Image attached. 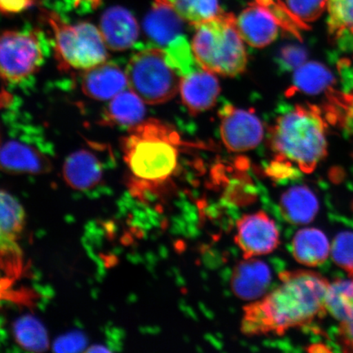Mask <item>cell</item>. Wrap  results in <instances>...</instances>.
Listing matches in <instances>:
<instances>
[{
    "label": "cell",
    "mask_w": 353,
    "mask_h": 353,
    "mask_svg": "<svg viewBox=\"0 0 353 353\" xmlns=\"http://www.w3.org/2000/svg\"><path fill=\"white\" fill-rule=\"evenodd\" d=\"M274 290L243 309L241 330L247 336L281 335L323 317L330 282L319 272L285 271Z\"/></svg>",
    "instance_id": "6da1fadb"
},
{
    "label": "cell",
    "mask_w": 353,
    "mask_h": 353,
    "mask_svg": "<svg viewBox=\"0 0 353 353\" xmlns=\"http://www.w3.org/2000/svg\"><path fill=\"white\" fill-rule=\"evenodd\" d=\"M181 144L174 130L154 119L130 128L121 149L132 195L144 198L164 186L178 167Z\"/></svg>",
    "instance_id": "7a4b0ae2"
},
{
    "label": "cell",
    "mask_w": 353,
    "mask_h": 353,
    "mask_svg": "<svg viewBox=\"0 0 353 353\" xmlns=\"http://www.w3.org/2000/svg\"><path fill=\"white\" fill-rule=\"evenodd\" d=\"M327 123L314 105H297L282 112L270 131V145L276 158L311 174L327 156Z\"/></svg>",
    "instance_id": "3957f363"
},
{
    "label": "cell",
    "mask_w": 353,
    "mask_h": 353,
    "mask_svg": "<svg viewBox=\"0 0 353 353\" xmlns=\"http://www.w3.org/2000/svg\"><path fill=\"white\" fill-rule=\"evenodd\" d=\"M195 28L192 47L203 69L231 77L245 72L247 54L235 16L222 11Z\"/></svg>",
    "instance_id": "277c9868"
},
{
    "label": "cell",
    "mask_w": 353,
    "mask_h": 353,
    "mask_svg": "<svg viewBox=\"0 0 353 353\" xmlns=\"http://www.w3.org/2000/svg\"><path fill=\"white\" fill-rule=\"evenodd\" d=\"M41 15L54 33L55 59L61 70L83 72L107 61L108 48L94 24L81 21L70 25L47 10H42Z\"/></svg>",
    "instance_id": "5b68a950"
},
{
    "label": "cell",
    "mask_w": 353,
    "mask_h": 353,
    "mask_svg": "<svg viewBox=\"0 0 353 353\" xmlns=\"http://www.w3.org/2000/svg\"><path fill=\"white\" fill-rule=\"evenodd\" d=\"M125 73L128 86L149 105L165 103L179 90L180 77L167 64L165 50L160 48L132 56Z\"/></svg>",
    "instance_id": "8992f818"
},
{
    "label": "cell",
    "mask_w": 353,
    "mask_h": 353,
    "mask_svg": "<svg viewBox=\"0 0 353 353\" xmlns=\"http://www.w3.org/2000/svg\"><path fill=\"white\" fill-rule=\"evenodd\" d=\"M44 60L41 37L34 32H0V79L19 83L37 73Z\"/></svg>",
    "instance_id": "52a82bcc"
},
{
    "label": "cell",
    "mask_w": 353,
    "mask_h": 353,
    "mask_svg": "<svg viewBox=\"0 0 353 353\" xmlns=\"http://www.w3.org/2000/svg\"><path fill=\"white\" fill-rule=\"evenodd\" d=\"M220 134L229 151H250L261 143L263 127L254 112L225 105L220 110Z\"/></svg>",
    "instance_id": "ba28073f"
},
{
    "label": "cell",
    "mask_w": 353,
    "mask_h": 353,
    "mask_svg": "<svg viewBox=\"0 0 353 353\" xmlns=\"http://www.w3.org/2000/svg\"><path fill=\"white\" fill-rule=\"evenodd\" d=\"M235 241L244 259L254 258L273 252L280 245V232L274 221L259 211L238 221Z\"/></svg>",
    "instance_id": "9c48e42d"
},
{
    "label": "cell",
    "mask_w": 353,
    "mask_h": 353,
    "mask_svg": "<svg viewBox=\"0 0 353 353\" xmlns=\"http://www.w3.org/2000/svg\"><path fill=\"white\" fill-rule=\"evenodd\" d=\"M51 170L47 148L34 141L12 136L0 144V170L12 174H43Z\"/></svg>",
    "instance_id": "30bf717a"
},
{
    "label": "cell",
    "mask_w": 353,
    "mask_h": 353,
    "mask_svg": "<svg viewBox=\"0 0 353 353\" xmlns=\"http://www.w3.org/2000/svg\"><path fill=\"white\" fill-rule=\"evenodd\" d=\"M26 223L23 207L11 194L0 190V257L11 265H19L17 245Z\"/></svg>",
    "instance_id": "8fae6325"
},
{
    "label": "cell",
    "mask_w": 353,
    "mask_h": 353,
    "mask_svg": "<svg viewBox=\"0 0 353 353\" xmlns=\"http://www.w3.org/2000/svg\"><path fill=\"white\" fill-rule=\"evenodd\" d=\"M279 26L274 15L257 1L250 3L236 19L241 39L254 48H264L274 41Z\"/></svg>",
    "instance_id": "7c38bea8"
},
{
    "label": "cell",
    "mask_w": 353,
    "mask_h": 353,
    "mask_svg": "<svg viewBox=\"0 0 353 353\" xmlns=\"http://www.w3.org/2000/svg\"><path fill=\"white\" fill-rule=\"evenodd\" d=\"M272 282L271 269L261 260L245 259L234 268L231 289L238 299L255 301L266 294Z\"/></svg>",
    "instance_id": "4fadbf2b"
},
{
    "label": "cell",
    "mask_w": 353,
    "mask_h": 353,
    "mask_svg": "<svg viewBox=\"0 0 353 353\" xmlns=\"http://www.w3.org/2000/svg\"><path fill=\"white\" fill-rule=\"evenodd\" d=\"M99 30L105 46L112 51L129 50L136 43L139 26L134 15L121 6L109 8L101 17Z\"/></svg>",
    "instance_id": "5bb4252c"
},
{
    "label": "cell",
    "mask_w": 353,
    "mask_h": 353,
    "mask_svg": "<svg viewBox=\"0 0 353 353\" xmlns=\"http://www.w3.org/2000/svg\"><path fill=\"white\" fill-rule=\"evenodd\" d=\"M179 90L190 113L196 114L214 107L220 92L219 83L213 73L202 68L182 77Z\"/></svg>",
    "instance_id": "9a60e30c"
},
{
    "label": "cell",
    "mask_w": 353,
    "mask_h": 353,
    "mask_svg": "<svg viewBox=\"0 0 353 353\" xmlns=\"http://www.w3.org/2000/svg\"><path fill=\"white\" fill-rule=\"evenodd\" d=\"M63 178L70 188L85 192L99 186L103 179V165L100 158L90 149L70 154L63 165Z\"/></svg>",
    "instance_id": "2e32d148"
},
{
    "label": "cell",
    "mask_w": 353,
    "mask_h": 353,
    "mask_svg": "<svg viewBox=\"0 0 353 353\" xmlns=\"http://www.w3.org/2000/svg\"><path fill=\"white\" fill-rule=\"evenodd\" d=\"M128 87L126 73L120 66L105 63L83 72L82 90L88 98L112 99Z\"/></svg>",
    "instance_id": "e0dca14e"
},
{
    "label": "cell",
    "mask_w": 353,
    "mask_h": 353,
    "mask_svg": "<svg viewBox=\"0 0 353 353\" xmlns=\"http://www.w3.org/2000/svg\"><path fill=\"white\" fill-rule=\"evenodd\" d=\"M183 20L168 0H154L145 16L144 30L150 39L158 46H168L182 32Z\"/></svg>",
    "instance_id": "ac0fdd59"
},
{
    "label": "cell",
    "mask_w": 353,
    "mask_h": 353,
    "mask_svg": "<svg viewBox=\"0 0 353 353\" xmlns=\"http://www.w3.org/2000/svg\"><path fill=\"white\" fill-rule=\"evenodd\" d=\"M319 209V198L305 185L291 187L281 195V213L286 222L291 224L305 225L312 223Z\"/></svg>",
    "instance_id": "d6986e66"
},
{
    "label": "cell",
    "mask_w": 353,
    "mask_h": 353,
    "mask_svg": "<svg viewBox=\"0 0 353 353\" xmlns=\"http://www.w3.org/2000/svg\"><path fill=\"white\" fill-rule=\"evenodd\" d=\"M331 245L325 234L317 228L299 231L292 241L295 260L306 267H317L324 263L330 254Z\"/></svg>",
    "instance_id": "ffe728a7"
},
{
    "label": "cell",
    "mask_w": 353,
    "mask_h": 353,
    "mask_svg": "<svg viewBox=\"0 0 353 353\" xmlns=\"http://www.w3.org/2000/svg\"><path fill=\"white\" fill-rule=\"evenodd\" d=\"M144 101L134 92L123 90L110 101L101 123L104 125L132 127L143 121Z\"/></svg>",
    "instance_id": "44dd1931"
},
{
    "label": "cell",
    "mask_w": 353,
    "mask_h": 353,
    "mask_svg": "<svg viewBox=\"0 0 353 353\" xmlns=\"http://www.w3.org/2000/svg\"><path fill=\"white\" fill-rule=\"evenodd\" d=\"M292 85L286 92V96L296 92L316 95L332 90L335 78L325 65L317 61H309L295 70Z\"/></svg>",
    "instance_id": "7402d4cb"
},
{
    "label": "cell",
    "mask_w": 353,
    "mask_h": 353,
    "mask_svg": "<svg viewBox=\"0 0 353 353\" xmlns=\"http://www.w3.org/2000/svg\"><path fill=\"white\" fill-rule=\"evenodd\" d=\"M13 335L26 350L41 352L50 346V339L41 321L32 316H23L13 323Z\"/></svg>",
    "instance_id": "603a6c76"
},
{
    "label": "cell",
    "mask_w": 353,
    "mask_h": 353,
    "mask_svg": "<svg viewBox=\"0 0 353 353\" xmlns=\"http://www.w3.org/2000/svg\"><path fill=\"white\" fill-rule=\"evenodd\" d=\"M326 310L341 322L353 320V280H337L330 285Z\"/></svg>",
    "instance_id": "cb8c5ba5"
},
{
    "label": "cell",
    "mask_w": 353,
    "mask_h": 353,
    "mask_svg": "<svg viewBox=\"0 0 353 353\" xmlns=\"http://www.w3.org/2000/svg\"><path fill=\"white\" fill-rule=\"evenodd\" d=\"M165 52L167 64L181 78L187 77L201 68L194 55L192 47L183 35H179L168 44Z\"/></svg>",
    "instance_id": "d4e9b609"
},
{
    "label": "cell",
    "mask_w": 353,
    "mask_h": 353,
    "mask_svg": "<svg viewBox=\"0 0 353 353\" xmlns=\"http://www.w3.org/2000/svg\"><path fill=\"white\" fill-rule=\"evenodd\" d=\"M184 21L196 26L222 12L219 0H168Z\"/></svg>",
    "instance_id": "484cf974"
},
{
    "label": "cell",
    "mask_w": 353,
    "mask_h": 353,
    "mask_svg": "<svg viewBox=\"0 0 353 353\" xmlns=\"http://www.w3.org/2000/svg\"><path fill=\"white\" fill-rule=\"evenodd\" d=\"M328 32L334 41L353 30V0H327Z\"/></svg>",
    "instance_id": "4316f807"
},
{
    "label": "cell",
    "mask_w": 353,
    "mask_h": 353,
    "mask_svg": "<svg viewBox=\"0 0 353 353\" xmlns=\"http://www.w3.org/2000/svg\"><path fill=\"white\" fill-rule=\"evenodd\" d=\"M330 254L337 266L353 276V232L339 233L331 245Z\"/></svg>",
    "instance_id": "83f0119b"
},
{
    "label": "cell",
    "mask_w": 353,
    "mask_h": 353,
    "mask_svg": "<svg viewBox=\"0 0 353 353\" xmlns=\"http://www.w3.org/2000/svg\"><path fill=\"white\" fill-rule=\"evenodd\" d=\"M286 7L298 20L306 24L319 19L327 0H286Z\"/></svg>",
    "instance_id": "f1b7e54d"
},
{
    "label": "cell",
    "mask_w": 353,
    "mask_h": 353,
    "mask_svg": "<svg viewBox=\"0 0 353 353\" xmlns=\"http://www.w3.org/2000/svg\"><path fill=\"white\" fill-rule=\"evenodd\" d=\"M307 57L305 48L296 44H289L281 48L276 61L282 72H289L305 63Z\"/></svg>",
    "instance_id": "f546056e"
},
{
    "label": "cell",
    "mask_w": 353,
    "mask_h": 353,
    "mask_svg": "<svg viewBox=\"0 0 353 353\" xmlns=\"http://www.w3.org/2000/svg\"><path fill=\"white\" fill-rule=\"evenodd\" d=\"M85 335L72 333L60 337L54 343V351L60 352H81L86 346Z\"/></svg>",
    "instance_id": "4dcf8cb0"
},
{
    "label": "cell",
    "mask_w": 353,
    "mask_h": 353,
    "mask_svg": "<svg viewBox=\"0 0 353 353\" xmlns=\"http://www.w3.org/2000/svg\"><path fill=\"white\" fill-rule=\"evenodd\" d=\"M43 0H0V13L4 16L20 14L33 7L39 6Z\"/></svg>",
    "instance_id": "1f68e13d"
},
{
    "label": "cell",
    "mask_w": 353,
    "mask_h": 353,
    "mask_svg": "<svg viewBox=\"0 0 353 353\" xmlns=\"http://www.w3.org/2000/svg\"><path fill=\"white\" fill-rule=\"evenodd\" d=\"M267 172L269 176L274 180H281L295 176V170L290 162L275 158L268 167Z\"/></svg>",
    "instance_id": "d6a6232c"
},
{
    "label": "cell",
    "mask_w": 353,
    "mask_h": 353,
    "mask_svg": "<svg viewBox=\"0 0 353 353\" xmlns=\"http://www.w3.org/2000/svg\"><path fill=\"white\" fill-rule=\"evenodd\" d=\"M339 335L345 350L353 352V320L341 322Z\"/></svg>",
    "instance_id": "836d02e7"
},
{
    "label": "cell",
    "mask_w": 353,
    "mask_h": 353,
    "mask_svg": "<svg viewBox=\"0 0 353 353\" xmlns=\"http://www.w3.org/2000/svg\"><path fill=\"white\" fill-rule=\"evenodd\" d=\"M308 352H331L327 347L324 345V344L317 343L313 344V345L308 347Z\"/></svg>",
    "instance_id": "e575fe53"
},
{
    "label": "cell",
    "mask_w": 353,
    "mask_h": 353,
    "mask_svg": "<svg viewBox=\"0 0 353 353\" xmlns=\"http://www.w3.org/2000/svg\"><path fill=\"white\" fill-rule=\"evenodd\" d=\"M101 2V0H77L76 7H78L79 4L85 3L86 4H88V6H90L92 8V10H95L97 7L99 6Z\"/></svg>",
    "instance_id": "d590c367"
},
{
    "label": "cell",
    "mask_w": 353,
    "mask_h": 353,
    "mask_svg": "<svg viewBox=\"0 0 353 353\" xmlns=\"http://www.w3.org/2000/svg\"><path fill=\"white\" fill-rule=\"evenodd\" d=\"M343 37L353 39V30H352L351 32L348 33L344 34Z\"/></svg>",
    "instance_id": "8d00e7d4"
},
{
    "label": "cell",
    "mask_w": 353,
    "mask_h": 353,
    "mask_svg": "<svg viewBox=\"0 0 353 353\" xmlns=\"http://www.w3.org/2000/svg\"><path fill=\"white\" fill-rule=\"evenodd\" d=\"M0 144H1V137H0Z\"/></svg>",
    "instance_id": "74e56055"
}]
</instances>
